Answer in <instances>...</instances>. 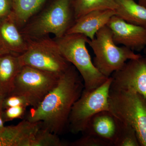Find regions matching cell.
<instances>
[{"label":"cell","mask_w":146,"mask_h":146,"mask_svg":"<svg viewBox=\"0 0 146 146\" xmlns=\"http://www.w3.org/2000/svg\"><path fill=\"white\" fill-rule=\"evenodd\" d=\"M84 89L82 78L75 67L71 65L38 106L32 108L26 119L41 122L42 127L56 135L61 134L68 126L72 108Z\"/></svg>","instance_id":"1"},{"label":"cell","mask_w":146,"mask_h":146,"mask_svg":"<svg viewBox=\"0 0 146 146\" xmlns=\"http://www.w3.org/2000/svg\"><path fill=\"white\" fill-rule=\"evenodd\" d=\"M61 54L75 67L83 79L84 89L91 91L108 79L94 65L86 48L89 39L82 34H66L54 39Z\"/></svg>","instance_id":"2"},{"label":"cell","mask_w":146,"mask_h":146,"mask_svg":"<svg viewBox=\"0 0 146 146\" xmlns=\"http://www.w3.org/2000/svg\"><path fill=\"white\" fill-rule=\"evenodd\" d=\"M72 0H55L34 20L27 24L21 32L30 39L54 35L60 38L67 33L76 21Z\"/></svg>","instance_id":"3"},{"label":"cell","mask_w":146,"mask_h":146,"mask_svg":"<svg viewBox=\"0 0 146 146\" xmlns=\"http://www.w3.org/2000/svg\"><path fill=\"white\" fill-rule=\"evenodd\" d=\"M88 44L95 54L94 65L100 72L108 78L122 68L128 60L142 56L127 47L118 46L114 42L111 30L107 25L97 33L94 39H89Z\"/></svg>","instance_id":"4"},{"label":"cell","mask_w":146,"mask_h":146,"mask_svg":"<svg viewBox=\"0 0 146 146\" xmlns=\"http://www.w3.org/2000/svg\"><path fill=\"white\" fill-rule=\"evenodd\" d=\"M109 111L136 131L141 146H146V98L128 90L110 91Z\"/></svg>","instance_id":"5"},{"label":"cell","mask_w":146,"mask_h":146,"mask_svg":"<svg viewBox=\"0 0 146 146\" xmlns=\"http://www.w3.org/2000/svg\"><path fill=\"white\" fill-rule=\"evenodd\" d=\"M26 38L27 49L18 56L22 66H30L60 77L72 65L61 54L54 39L46 36Z\"/></svg>","instance_id":"6"},{"label":"cell","mask_w":146,"mask_h":146,"mask_svg":"<svg viewBox=\"0 0 146 146\" xmlns=\"http://www.w3.org/2000/svg\"><path fill=\"white\" fill-rule=\"evenodd\" d=\"M112 82L111 77L93 91L84 89L71 110L68 126L72 133L82 132L92 117L101 111L109 110L108 98Z\"/></svg>","instance_id":"7"},{"label":"cell","mask_w":146,"mask_h":146,"mask_svg":"<svg viewBox=\"0 0 146 146\" xmlns=\"http://www.w3.org/2000/svg\"><path fill=\"white\" fill-rule=\"evenodd\" d=\"M60 77L36 68L23 66L16 76L11 93L23 97L30 106L35 108L56 86Z\"/></svg>","instance_id":"8"},{"label":"cell","mask_w":146,"mask_h":146,"mask_svg":"<svg viewBox=\"0 0 146 146\" xmlns=\"http://www.w3.org/2000/svg\"><path fill=\"white\" fill-rule=\"evenodd\" d=\"M110 77V90L133 91L146 98V56L128 60Z\"/></svg>","instance_id":"9"},{"label":"cell","mask_w":146,"mask_h":146,"mask_svg":"<svg viewBox=\"0 0 146 146\" xmlns=\"http://www.w3.org/2000/svg\"><path fill=\"white\" fill-rule=\"evenodd\" d=\"M106 25L117 45H123L134 52H141L146 48V29L129 23L116 15Z\"/></svg>","instance_id":"10"},{"label":"cell","mask_w":146,"mask_h":146,"mask_svg":"<svg viewBox=\"0 0 146 146\" xmlns=\"http://www.w3.org/2000/svg\"><path fill=\"white\" fill-rule=\"evenodd\" d=\"M19 28L12 12L0 20V49L6 53L20 55L27 49V39Z\"/></svg>","instance_id":"11"},{"label":"cell","mask_w":146,"mask_h":146,"mask_svg":"<svg viewBox=\"0 0 146 146\" xmlns=\"http://www.w3.org/2000/svg\"><path fill=\"white\" fill-rule=\"evenodd\" d=\"M119 126V120L109 110H104L92 117L82 133L96 136L114 146Z\"/></svg>","instance_id":"12"},{"label":"cell","mask_w":146,"mask_h":146,"mask_svg":"<svg viewBox=\"0 0 146 146\" xmlns=\"http://www.w3.org/2000/svg\"><path fill=\"white\" fill-rule=\"evenodd\" d=\"M115 15L116 11L113 9L92 11L76 19L66 34H83L92 40L95 38L97 33L106 26Z\"/></svg>","instance_id":"13"},{"label":"cell","mask_w":146,"mask_h":146,"mask_svg":"<svg viewBox=\"0 0 146 146\" xmlns=\"http://www.w3.org/2000/svg\"><path fill=\"white\" fill-rule=\"evenodd\" d=\"M41 127V122H31L26 119L16 125L5 127L0 132V146H29Z\"/></svg>","instance_id":"14"},{"label":"cell","mask_w":146,"mask_h":146,"mask_svg":"<svg viewBox=\"0 0 146 146\" xmlns=\"http://www.w3.org/2000/svg\"><path fill=\"white\" fill-rule=\"evenodd\" d=\"M18 56L13 53L0 55V91L6 96L13 91L15 78L23 67Z\"/></svg>","instance_id":"15"},{"label":"cell","mask_w":146,"mask_h":146,"mask_svg":"<svg viewBox=\"0 0 146 146\" xmlns=\"http://www.w3.org/2000/svg\"><path fill=\"white\" fill-rule=\"evenodd\" d=\"M116 15L126 22L146 29V7L134 0H116Z\"/></svg>","instance_id":"16"},{"label":"cell","mask_w":146,"mask_h":146,"mask_svg":"<svg viewBox=\"0 0 146 146\" xmlns=\"http://www.w3.org/2000/svg\"><path fill=\"white\" fill-rule=\"evenodd\" d=\"M47 0H12L13 15L19 27L23 26Z\"/></svg>","instance_id":"17"},{"label":"cell","mask_w":146,"mask_h":146,"mask_svg":"<svg viewBox=\"0 0 146 146\" xmlns=\"http://www.w3.org/2000/svg\"><path fill=\"white\" fill-rule=\"evenodd\" d=\"M72 4L76 20L92 11L117 7L116 0H72Z\"/></svg>","instance_id":"18"},{"label":"cell","mask_w":146,"mask_h":146,"mask_svg":"<svg viewBox=\"0 0 146 146\" xmlns=\"http://www.w3.org/2000/svg\"><path fill=\"white\" fill-rule=\"evenodd\" d=\"M68 143L60 141L58 135L41 127L32 138L29 146H67Z\"/></svg>","instance_id":"19"},{"label":"cell","mask_w":146,"mask_h":146,"mask_svg":"<svg viewBox=\"0 0 146 146\" xmlns=\"http://www.w3.org/2000/svg\"><path fill=\"white\" fill-rule=\"evenodd\" d=\"M119 129L114 146H140L136 131L131 126L120 121Z\"/></svg>","instance_id":"20"},{"label":"cell","mask_w":146,"mask_h":146,"mask_svg":"<svg viewBox=\"0 0 146 146\" xmlns=\"http://www.w3.org/2000/svg\"><path fill=\"white\" fill-rule=\"evenodd\" d=\"M70 146H111L106 141L96 136L83 134L81 138L70 143H68Z\"/></svg>","instance_id":"21"},{"label":"cell","mask_w":146,"mask_h":146,"mask_svg":"<svg viewBox=\"0 0 146 146\" xmlns=\"http://www.w3.org/2000/svg\"><path fill=\"white\" fill-rule=\"evenodd\" d=\"M27 108L26 106H19L8 108L4 110L2 113V117L4 122L23 117L25 115Z\"/></svg>","instance_id":"22"},{"label":"cell","mask_w":146,"mask_h":146,"mask_svg":"<svg viewBox=\"0 0 146 146\" xmlns=\"http://www.w3.org/2000/svg\"><path fill=\"white\" fill-rule=\"evenodd\" d=\"M23 106L27 107L30 106L27 100L21 95L15 94H9L5 98L3 104L4 110L11 107Z\"/></svg>","instance_id":"23"},{"label":"cell","mask_w":146,"mask_h":146,"mask_svg":"<svg viewBox=\"0 0 146 146\" xmlns=\"http://www.w3.org/2000/svg\"><path fill=\"white\" fill-rule=\"evenodd\" d=\"M12 11V0H0V20L9 16Z\"/></svg>","instance_id":"24"},{"label":"cell","mask_w":146,"mask_h":146,"mask_svg":"<svg viewBox=\"0 0 146 146\" xmlns=\"http://www.w3.org/2000/svg\"><path fill=\"white\" fill-rule=\"evenodd\" d=\"M6 97V96L0 91V114L1 115H2V113L3 110V104L4 100Z\"/></svg>","instance_id":"25"},{"label":"cell","mask_w":146,"mask_h":146,"mask_svg":"<svg viewBox=\"0 0 146 146\" xmlns=\"http://www.w3.org/2000/svg\"><path fill=\"white\" fill-rule=\"evenodd\" d=\"M4 122L3 121L2 115L0 114V132H2L5 129V126L4 125Z\"/></svg>","instance_id":"26"},{"label":"cell","mask_w":146,"mask_h":146,"mask_svg":"<svg viewBox=\"0 0 146 146\" xmlns=\"http://www.w3.org/2000/svg\"><path fill=\"white\" fill-rule=\"evenodd\" d=\"M138 3L146 7V0H138Z\"/></svg>","instance_id":"27"},{"label":"cell","mask_w":146,"mask_h":146,"mask_svg":"<svg viewBox=\"0 0 146 146\" xmlns=\"http://www.w3.org/2000/svg\"><path fill=\"white\" fill-rule=\"evenodd\" d=\"M6 53L5 52H4L2 50L0 49V55L2 54H5Z\"/></svg>","instance_id":"28"},{"label":"cell","mask_w":146,"mask_h":146,"mask_svg":"<svg viewBox=\"0 0 146 146\" xmlns=\"http://www.w3.org/2000/svg\"><path fill=\"white\" fill-rule=\"evenodd\" d=\"M144 50V52H145V54L146 56V48Z\"/></svg>","instance_id":"29"}]
</instances>
